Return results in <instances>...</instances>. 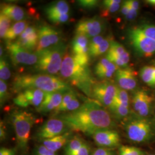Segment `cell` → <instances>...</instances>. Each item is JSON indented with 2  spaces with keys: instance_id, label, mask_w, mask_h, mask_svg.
<instances>
[{
  "instance_id": "obj_4",
  "label": "cell",
  "mask_w": 155,
  "mask_h": 155,
  "mask_svg": "<svg viewBox=\"0 0 155 155\" xmlns=\"http://www.w3.org/2000/svg\"><path fill=\"white\" fill-rule=\"evenodd\" d=\"M11 120L16 135L17 148L23 155H25L28 151L31 130L36 118L30 112L16 110L12 113Z\"/></svg>"
},
{
  "instance_id": "obj_20",
  "label": "cell",
  "mask_w": 155,
  "mask_h": 155,
  "mask_svg": "<svg viewBox=\"0 0 155 155\" xmlns=\"http://www.w3.org/2000/svg\"><path fill=\"white\" fill-rule=\"evenodd\" d=\"M63 93H46L45 98L36 110L41 114L54 113L61 105L63 97Z\"/></svg>"
},
{
  "instance_id": "obj_31",
  "label": "cell",
  "mask_w": 155,
  "mask_h": 155,
  "mask_svg": "<svg viewBox=\"0 0 155 155\" xmlns=\"http://www.w3.org/2000/svg\"><path fill=\"white\" fill-rule=\"evenodd\" d=\"M11 76V72L9 63L4 57L1 58L0 61V78L1 80L7 81Z\"/></svg>"
},
{
  "instance_id": "obj_30",
  "label": "cell",
  "mask_w": 155,
  "mask_h": 155,
  "mask_svg": "<svg viewBox=\"0 0 155 155\" xmlns=\"http://www.w3.org/2000/svg\"><path fill=\"white\" fill-rule=\"evenodd\" d=\"M121 2L122 1L120 0H106L103 1V16H107L108 15L118 11L120 8Z\"/></svg>"
},
{
  "instance_id": "obj_8",
  "label": "cell",
  "mask_w": 155,
  "mask_h": 155,
  "mask_svg": "<svg viewBox=\"0 0 155 155\" xmlns=\"http://www.w3.org/2000/svg\"><path fill=\"white\" fill-rule=\"evenodd\" d=\"M117 89L114 83L107 80L95 82L91 90V97L109 109L115 99Z\"/></svg>"
},
{
  "instance_id": "obj_32",
  "label": "cell",
  "mask_w": 155,
  "mask_h": 155,
  "mask_svg": "<svg viewBox=\"0 0 155 155\" xmlns=\"http://www.w3.org/2000/svg\"><path fill=\"white\" fill-rule=\"evenodd\" d=\"M11 20L1 13L0 15V36L1 39H4L8 31L11 28Z\"/></svg>"
},
{
  "instance_id": "obj_47",
  "label": "cell",
  "mask_w": 155,
  "mask_h": 155,
  "mask_svg": "<svg viewBox=\"0 0 155 155\" xmlns=\"http://www.w3.org/2000/svg\"><path fill=\"white\" fill-rule=\"evenodd\" d=\"M1 53H0V55H1V58L2 57V54H3V50H2V47H1Z\"/></svg>"
},
{
  "instance_id": "obj_37",
  "label": "cell",
  "mask_w": 155,
  "mask_h": 155,
  "mask_svg": "<svg viewBox=\"0 0 155 155\" xmlns=\"http://www.w3.org/2000/svg\"><path fill=\"white\" fill-rule=\"evenodd\" d=\"M33 155H58L56 152L47 149L42 144L36 147L34 150Z\"/></svg>"
},
{
  "instance_id": "obj_11",
  "label": "cell",
  "mask_w": 155,
  "mask_h": 155,
  "mask_svg": "<svg viewBox=\"0 0 155 155\" xmlns=\"http://www.w3.org/2000/svg\"><path fill=\"white\" fill-rule=\"evenodd\" d=\"M45 93L39 89H26L19 92L13 102L15 105L23 108L31 106L38 108L43 102Z\"/></svg>"
},
{
  "instance_id": "obj_12",
  "label": "cell",
  "mask_w": 155,
  "mask_h": 155,
  "mask_svg": "<svg viewBox=\"0 0 155 155\" xmlns=\"http://www.w3.org/2000/svg\"><path fill=\"white\" fill-rule=\"evenodd\" d=\"M45 11L48 19L56 24L66 22L70 18V6L65 1L52 2L45 8Z\"/></svg>"
},
{
  "instance_id": "obj_36",
  "label": "cell",
  "mask_w": 155,
  "mask_h": 155,
  "mask_svg": "<svg viewBox=\"0 0 155 155\" xmlns=\"http://www.w3.org/2000/svg\"><path fill=\"white\" fill-rule=\"evenodd\" d=\"M8 86L4 81H0V101L1 105L4 104L8 98Z\"/></svg>"
},
{
  "instance_id": "obj_17",
  "label": "cell",
  "mask_w": 155,
  "mask_h": 155,
  "mask_svg": "<svg viewBox=\"0 0 155 155\" xmlns=\"http://www.w3.org/2000/svg\"><path fill=\"white\" fill-rule=\"evenodd\" d=\"M153 98L147 91L139 90L133 95L132 104L134 110L141 117H145L150 113Z\"/></svg>"
},
{
  "instance_id": "obj_49",
  "label": "cell",
  "mask_w": 155,
  "mask_h": 155,
  "mask_svg": "<svg viewBox=\"0 0 155 155\" xmlns=\"http://www.w3.org/2000/svg\"><path fill=\"white\" fill-rule=\"evenodd\" d=\"M153 155V154H150V155Z\"/></svg>"
},
{
  "instance_id": "obj_2",
  "label": "cell",
  "mask_w": 155,
  "mask_h": 155,
  "mask_svg": "<svg viewBox=\"0 0 155 155\" xmlns=\"http://www.w3.org/2000/svg\"><path fill=\"white\" fill-rule=\"evenodd\" d=\"M13 88L16 93L26 89H36L45 93H64L72 89L68 83L60 78L46 74L17 75L13 82Z\"/></svg>"
},
{
  "instance_id": "obj_24",
  "label": "cell",
  "mask_w": 155,
  "mask_h": 155,
  "mask_svg": "<svg viewBox=\"0 0 155 155\" xmlns=\"http://www.w3.org/2000/svg\"><path fill=\"white\" fill-rule=\"evenodd\" d=\"M90 40L82 34H76L71 43L72 54L89 55Z\"/></svg>"
},
{
  "instance_id": "obj_10",
  "label": "cell",
  "mask_w": 155,
  "mask_h": 155,
  "mask_svg": "<svg viewBox=\"0 0 155 155\" xmlns=\"http://www.w3.org/2000/svg\"><path fill=\"white\" fill-rule=\"evenodd\" d=\"M6 48L9 52L12 62L16 64L35 65L39 60L37 52H33L23 48L16 42L6 43Z\"/></svg>"
},
{
  "instance_id": "obj_21",
  "label": "cell",
  "mask_w": 155,
  "mask_h": 155,
  "mask_svg": "<svg viewBox=\"0 0 155 155\" xmlns=\"http://www.w3.org/2000/svg\"><path fill=\"white\" fill-rule=\"evenodd\" d=\"M118 68L107 59L102 58L94 67V73L97 77L105 81L112 77Z\"/></svg>"
},
{
  "instance_id": "obj_41",
  "label": "cell",
  "mask_w": 155,
  "mask_h": 155,
  "mask_svg": "<svg viewBox=\"0 0 155 155\" xmlns=\"http://www.w3.org/2000/svg\"><path fill=\"white\" fill-rule=\"evenodd\" d=\"M0 155H16V150L14 148L2 147L0 149Z\"/></svg>"
},
{
  "instance_id": "obj_23",
  "label": "cell",
  "mask_w": 155,
  "mask_h": 155,
  "mask_svg": "<svg viewBox=\"0 0 155 155\" xmlns=\"http://www.w3.org/2000/svg\"><path fill=\"white\" fill-rule=\"evenodd\" d=\"M1 13L16 22L25 20V19L27 18L26 12L24 8L12 4H1Z\"/></svg>"
},
{
  "instance_id": "obj_48",
  "label": "cell",
  "mask_w": 155,
  "mask_h": 155,
  "mask_svg": "<svg viewBox=\"0 0 155 155\" xmlns=\"http://www.w3.org/2000/svg\"><path fill=\"white\" fill-rule=\"evenodd\" d=\"M152 64H153V65L155 66V59L153 61H152Z\"/></svg>"
},
{
  "instance_id": "obj_13",
  "label": "cell",
  "mask_w": 155,
  "mask_h": 155,
  "mask_svg": "<svg viewBox=\"0 0 155 155\" xmlns=\"http://www.w3.org/2000/svg\"><path fill=\"white\" fill-rule=\"evenodd\" d=\"M104 29V22L99 17L84 18L78 22L75 27L76 34H82L88 38L100 35Z\"/></svg>"
},
{
  "instance_id": "obj_29",
  "label": "cell",
  "mask_w": 155,
  "mask_h": 155,
  "mask_svg": "<svg viewBox=\"0 0 155 155\" xmlns=\"http://www.w3.org/2000/svg\"><path fill=\"white\" fill-rule=\"evenodd\" d=\"M111 41L112 40L109 38H105L100 45H97L92 49L89 50V55L90 56L94 58L102 55L108 51L110 46Z\"/></svg>"
},
{
  "instance_id": "obj_22",
  "label": "cell",
  "mask_w": 155,
  "mask_h": 155,
  "mask_svg": "<svg viewBox=\"0 0 155 155\" xmlns=\"http://www.w3.org/2000/svg\"><path fill=\"white\" fill-rule=\"evenodd\" d=\"M73 136L72 131H69L53 138L43 140L40 143L47 149L56 152L62 148H64Z\"/></svg>"
},
{
  "instance_id": "obj_33",
  "label": "cell",
  "mask_w": 155,
  "mask_h": 155,
  "mask_svg": "<svg viewBox=\"0 0 155 155\" xmlns=\"http://www.w3.org/2000/svg\"><path fill=\"white\" fill-rule=\"evenodd\" d=\"M119 155H144V153L139 148L122 145L119 148Z\"/></svg>"
},
{
  "instance_id": "obj_35",
  "label": "cell",
  "mask_w": 155,
  "mask_h": 155,
  "mask_svg": "<svg viewBox=\"0 0 155 155\" xmlns=\"http://www.w3.org/2000/svg\"><path fill=\"white\" fill-rule=\"evenodd\" d=\"M115 101L129 107V97L127 91L118 87Z\"/></svg>"
},
{
  "instance_id": "obj_5",
  "label": "cell",
  "mask_w": 155,
  "mask_h": 155,
  "mask_svg": "<svg viewBox=\"0 0 155 155\" xmlns=\"http://www.w3.org/2000/svg\"><path fill=\"white\" fill-rule=\"evenodd\" d=\"M67 46L63 43L51 46L37 52L39 60L35 68L43 74L54 75L60 72L62 62L66 52Z\"/></svg>"
},
{
  "instance_id": "obj_44",
  "label": "cell",
  "mask_w": 155,
  "mask_h": 155,
  "mask_svg": "<svg viewBox=\"0 0 155 155\" xmlns=\"http://www.w3.org/2000/svg\"><path fill=\"white\" fill-rule=\"evenodd\" d=\"M127 2H128V1H127ZM129 7H130V6H129ZM137 14H138V11H136V10L133 9L131 8L130 7V11H129V13H128V15H127V16L125 17H126V19H127V20H129V21L133 20H134V19L137 17Z\"/></svg>"
},
{
  "instance_id": "obj_16",
  "label": "cell",
  "mask_w": 155,
  "mask_h": 155,
  "mask_svg": "<svg viewBox=\"0 0 155 155\" xmlns=\"http://www.w3.org/2000/svg\"><path fill=\"white\" fill-rule=\"evenodd\" d=\"M92 137L98 147L111 149L120 145V136L116 130L113 129H105L97 131L93 134Z\"/></svg>"
},
{
  "instance_id": "obj_42",
  "label": "cell",
  "mask_w": 155,
  "mask_h": 155,
  "mask_svg": "<svg viewBox=\"0 0 155 155\" xmlns=\"http://www.w3.org/2000/svg\"><path fill=\"white\" fill-rule=\"evenodd\" d=\"M7 130L6 129L4 123L1 121L0 125V139L1 141H3L5 140L7 136Z\"/></svg>"
},
{
  "instance_id": "obj_28",
  "label": "cell",
  "mask_w": 155,
  "mask_h": 155,
  "mask_svg": "<svg viewBox=\"0 0 155 155\" xmlns=\"http://www.w3.org/2000/svg\"><path fill=\"white\" fill-rule=\"evenodd\" d=\"M109 110L118 119L125 118L129 114V107L114 100Z\"/></svg>"
},
{
  "instance_id": "obj_45",
  "label": "cell",
  "mask_w": 155,
  "mask_h": 155,
  "mask_svg": "<svg viewBox=\"0 0 155 155\" xmlns=\"http://www.w3.org/2000/svg\"><path fill=\"white\" fill-rule=\"evenodd\" d=\"M128 1V4L130 6V7L131 8H132L133 9L139 11V2L137 1H134V0H130V1Z\"/></svg>"
},
{
  "instance_id": "obj_3",
  "label": "cell",
  "mask_w": 155,
  "mask_h": 155,
  "mask_svg": "<svg viewBox=\"0 0 155 155\" xmlns=\"http://www.w3.org/2000/svg\"><path fill=\"white\" fill-rule=\"evenodd\" d=\"M60 73L64 79L77 86L87 96L91 97L92 87L95 82L89 66L81 64L72 54H66Z\"/></svg>"
},
{
  "instance_id": "obj_26",
  "label": "cell",
  "mask_w": 155,
  "mask_h": 155,
  "mask_svg": "<svg viewBox=\"0 0 155 155\" xmlns=\"http://www.w3.org/2000/svg\"><path fill=\"white\" fill-rule=\"evenodd\" d=\"M86 141L79 135H74L64 148V155H71L79 150Z\"/></svg>"
},
{
  "instance_id": "obj_25",
  "label": "cell",
  "mask_w": 155,
  "mask_h": 155,
  "mask_svg": "<svg viewBox=\"0 0 155 155\" xmlns=\"http://www.w3.org/2000/svg\"><path fill=\"white\" fill-rule=\"evenodd\" d=\"M28 23L26 20L15 22L8 31L4 38L6 43H11L17 38H18L28 27Z\"/></svg>"
},
{
  "instance_id": "obj_19",
  "label": "cell",
  "mask_w": 155,
  "mask_h": 155,
  "mask_svg": "<svg viewBox=\"0 0 155 155\" xmlns=\"http://www.w3.org/2000/svg\"><path fill=\"white\" fill-rule=\"evenodd\" d=\"M38 29L33 26H28L16 41L18 45L27 50H36L38 45Z\"/></svg>"
},
{
  "instance_id": "obj_40",
  "label": "cell",
  "mask_w": 155,
  "mask_h": 155,
  "mask_svg": "<svg viewBox=\"0 0 155 155\" xmlns=\"http://www.w3.org/2000/svg\"><path fill=\"white\" fill-rule=\"evenodd\" d=\"M91 155H116L110 149L98 147L92 151Z\"/></svg>"
},
{
  "instance_id": "obj_1",
  "label": "cell",
  "mask_w": 155,
  "mask_h": 155,
  "mask_svg": "<svg viewBox=\"0 0 155 155\" xmlns=\"http://www.w3.org/2000/svg\"><path fill=\"white\" fill-rule=\"evenodd\" d=\"M56 116L63 120L70 129L91 136L101 130L113 129L115 126L110 113L95 100L86 102L76 110Z\"/></svg>"
},
{
  "instance_id": "obj_27",
  "label": "cell",
  "mask_w": 155,
  "mask_h": 155,
  "mask_svg": "<svg viewBox=\"0 0 155 155\" xmlns=\"http://www.w3.org/2000/svg\"><path fill=\"white\" fill-rule=\"evenodd\" d=\"M140 76L144 83L155 87V66H144L140 71Z\"/></svg>"
},
{
  "instance_id": "obj_38",
  "label": "cell",
  "mask_w": 155,
  "mask_h": 155,
  "mask_svg": "<svg viewBox=\"0 0 155 155\" xmlns=\"http://www.w3.org/2000/svg\"><path fill=\"white\" fill-rule=\"evenodd\" d=\"M79 5L84 9H91L97 6L98 1L96 0H81L78 1Z\"/></svg>"
},
{
  "instance_id": "obj_15",
  "label": "cell",
  "mask_w": 155,
  "mask_h": 155,
  "mask_svg": "<svg viewBox=\"0 0 155 155\" xmlns=\"http://www.w3.org/2000/svg\"><path fill=\"white\" fill-rule=\"evenodd\" d=\"M106 58L119 68H125L130 61V54L122 45L112 40Z\"/></svg>"
},
{
  "instance_id": "obj_46",
  "label": "cell",
  "mask_w": 155,
  "mask_h": 155,
  "mask_svg": "<svg viewBox=\"0 0 155 155\" xmlns=\"http://www.w3.org/2000/svg\"><path fill=\"white\" fill-rule=\"evenodd\" d=\"M147 3L150 5L155 6V0H148L147 1Z\"/></svg>"
},
{
  "instance_id": "obj_6",
  "label": "cell",
  "mask_w": 155,
  "mask_h": 155,
  "mask_svg": "<svg viewBox=\"0 0 155 155\" xmlns=\"http://www.w3.org/2000/svg\"><path fill=\"white\" fill-rule=\"evenodd\" d=\"M125 130L130 141L141 143L147 141L151 137L153 126L149 120L141 118L128 121L125 125Z\"/></svg>"
},
{
  "instance_id": "obj_7",
  "label": "cell",
  "mask_w": 155,
  "mask_h": 155,
  "mask_svg": "<svg viewBox=\"0 0 155 155\" xmlns=\"http://www.w3.org/2000/svg\"><path fill=\"white\" fill-rule=\"evenodd\" d=\"M69 131L71 130L63 120L58 116H53L39 127L35 134V138L40 142Z\"/></svg>"
},
{
  "instance_id": "obj_39",
  "label": "cell",
  "mask_w": 155,
  "mask_h": 155,
  "mask_svg": "<svg viewBox=\"0 0 155 155\" xmlns=\"http://www.w3.org/2000/svg\"><path fill=\"white\" fill-rule=\"evenodd\" d=\"M92 151L90 145L86 142L79 150L71 155H91Z\"/></svg>"
},
{
  "instance_id": "obj_34",
  "label": "cell",
  "mask_w": 155,
  "mask_h": 155,
  "mask_svg": "<svg viewBox=\"0 0 155 155\" xmlns=\"http://www.w3.org/2000/svg\"><path fill=\"white\" fill-rule=\"evenodd\" d=\"M139 31L147 38L155 41V25L144 24L137 27Z\"/></svg>"
},
{
  "instance_id": "obj_18",
  "label": "cell",
  "mask_w": 155,
  "mask_h": 155,
  "mask_svg": "<svg viewBox=\"0 0 155 155\" xmlns=\"http://www.w3.org/2000/svg\"><path fill=\"white\" fill-rule=\"evenodd\" d=\"M134 71L130 67L119 68L115 74V78L118 87L126 91L135 89L137 80Z\"/></svg>"
},
{
  "instance_id": "obj_14",
  "label": "cell",
  "mask_w": 155,
  "mask_h": 155,
  "mask_svg": "<svg viewBox=\"0 0 155 155\" xmlns=\"http://www.w3.org/2000/svg\"><path fill=\"white\" fill-rule=\"evenodd\" d=\"M38 33L39 40L36 52L45 50L61 42V33L48 25L40 27L38 29Z\"/></svg>"
},
{
  "instance_id": "obj_9",
  "label": "cell",
  "mask_w": 155,
  "mask_h": 155,
  "mask_svg": "<svg viewBox=\"0 0 155 155\" xmlns=\"http://www.w3.org/2000/svg\"><path fill=\"white\" fill-rule=\"evenodd\" d=\"M129 38L134 48L140 55L148 58L155 54V41L147 38L137 27L129 31Z\"/></svg>"
},
{
  "instance_id": "obj_43",
  "label": "cell",
  "mask_w": 155,
  "mask_h": 155,
  "mask_svg": "<svg viewBox=\"0 0 155 155\" xmlns=\"http://www.w3.org/2000/svg\"><path fill=\"white\" fill-rule=\"evenodd\" d=\"M129 11H130L129 5L128 4L127 1H126L122 4L121 8V12L124 16L126 17L128 15Z\"/></svg>"
}]
</instances>
